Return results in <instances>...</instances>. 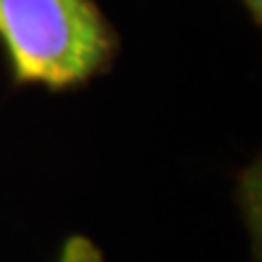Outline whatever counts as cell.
I'll return each mask as SVG.
<instances>
[{
	"mask_svg": "<svg viewBox=\"0 0 262 262\" xmlns=\"http://www.w3.org/2000/svg\"><path fill=\"white\" fill-rule=\"evenodd\" d=\"M0 42L18 83L63 90L116 55V31L92 0H0Z\"/></svg>",
	"mask_w": 262,
	"mask_h": 262,
	"instance_id": "6da1fadb",
	"label": "cell"
},
{
	"mask_svg": "<svg viewBox=\"0 0 262 262\" xmlns=\"http://www.w3.org/2000/svg\"><path fill=\"white\" fill-rule=\"evenodd\" d=\"M245 7H247V11L251 13V18L260 22V15H262V0H243Z\"/></svg>",
	"mask_w": 262,
	"mask_h": 262,
	"instance_id": "7a4b0ae2",
	"label": "cell"
}]
</instances>
